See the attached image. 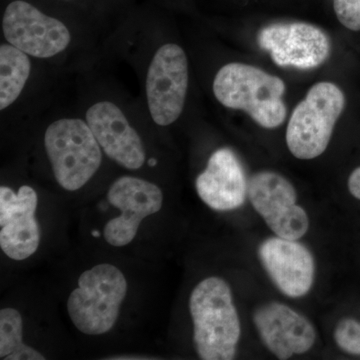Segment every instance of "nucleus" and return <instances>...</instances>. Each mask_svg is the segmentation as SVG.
Instances as JSON below:
<instances>
[{
	"mask_svg": "<svg viewBox=\"0 0 360 360\" xmlns=\"http://www.w3.org/2000/svg\"><path fill=\"white\" fill-rule=\"evenodd\" d=\"M189 309L200 359H233L241 328L229 284L215 276L201 281L191 293Z\"/></svg>",
	"mask_w": 360,
	"mask_h": 360,
	"instance_id": "obj_1",
	"label": "nucleus"
},
{
	"mask_svg": "<svg viewBox=\"0 0 360 360\" xmlns=\"http://www.w3.org/2000/svg\"><path fill=\"white\" fill-rule=\"evenodd\" d=\"M213 92L225 108L245 111L264 129H276L285 120L283 80L255 66L224 65L214 78Z\"/></svg>",
	"mask_w": 360,
	"mask_h": 360,
	"instance_id": "obj_2",
	"label": "nucleus"
},
{
	"mask_svg": "<svg viewBox=\"0 0 360 360\" xmlns=\"http://www.w3.org/2000/svg\"><path fill=\"white\" fill-rule=\"evenodd\" d=\"M127 283L115 265L103 264L84 271L68 300V312L75 328L87 335H101L115 326Z\"/></svg>",
	"mask_w": 360,
	"mask_h": 360,
	"instance_id": "obj_3",
	"label": "nucleus"
},
{
	"mask_svg": "<svg viewBox=\"0 0 360 360\" xmlns=\"http://www.w3.org/2000/svg\"><path fill=\"white\" fill-rule=\"evenodd\" d=\"M44 146L59 186L75 191L84 187L101 167V146L89 125L78 118L52 122L44 134Z\"/></svg>",
	"mask_w": 360,
	"mask_h": 360,
	"instance_id": "obj_4",
	"label": "nucleus"
},
{
	"mask_svg": "<svg viewBox=\"0 0 360 360\" xmlns=\"http://www.w3.org/2000/svg\"><path fill=\"white\" fill-rule=\"evenodd\" d=\"M345 105V94L338 85L314 84L297 104L288 122L286 143L293 156L314 160L321 155L328 148Z\"/></svg>",
	"mask_w": 360,
	"mask_h": 360,
	"instance_id": "obj_5",
	"label": "nucleus"
},
{
	"mask_svg": "<svg viewBox=\"0 0 360 360\" xmlns=\"http://www.w3.org/2000/svg\"><path fill=\"white\" fill-rule=\"evenodd\" d=\"M188 87L186 52L174 44L162 45L149 65L146 77L148 110L156 124L167 127L179 120Z\"/></svg>",
	"mask_w": 360,
	"mask_h": 360,
	"instance_id": "obj_6",
	"label": "nucleus"
},
{
	"mask_svg": "<svg viewBox=\"0 0 360 360\" xmlns=\"http://www.w3.org/2000/svg\"><path fill=\"white\" fill-rule=\"evenodd\" d=\"M2 30L9 44L33 58L58 56L71 41L65 23L23 0H15L6 7Z\"/></svg>",
	"mask_w": 360,
	"mask_h": 360,
	"instance_id": "obj_7",
	"label": "nucleus"
},
{
	"mask_svg": "<svg viewBox=\"0 0 360 360\" xmlns=\"http://www.w3.org/2000/svg\"><path fill=\"white\" fill-rule=\"evenodd\" d=\"M248 195L253 208L279 238L297 240L309 231V217L296 205L295 187L281 175L271 172L253 175Z\"/></svg>",
	"mask_w": 360,
	"mask_h": 360,
	"instance_id": "obj_8",
	"label": "nucleus"
},
{
	"mask_svg": "<svg viewBox=\"0 0 360 360\" xmlns=\"http://www.w3.org/2000/svg\"><path fill=\"white\" fill-rule=\"evenodd\" d=\"M257 42L281 68L311 70L330 53V40L323 30L304 22H278L265 26Z\"/></svg>",
	"mask_w": 360,
	"mask_h": 360,
	"instance_id": "obj_9",
	"label": "nucleus"
},
{
	"mask_svg": "<svg viewBox=\"0 0 360 360\" xmlns=\"http://www.w3.org/2000/svg\"><path fill=\"white\" fill-rule=\"evenodd\" d=\"M108 200L120 214L106 222L104 239L108 245L122 248L134 240L142 220L160 212L163 194L160 187L148 180L122 176L111 184Z\"/></svg>",
	"mask_w": 360,
	"mask_h": 360,
	"instance_id": "obj_10",
	"label": "nucleus"
},
{
	"mask_svg": "<svg viewBox=\"0 0 360 360\" xmlns=\"http://www.w3.org/2000/svg\"><path fill=\"white\" fill-rule=\"evenodd\" d=\"M37 201L32 187L21 186L18 193L9 187H0V248L11 259H26L39 248Z\"/></svg>",
	"mask_w": 360,
	"mask_h": 360,
	"instance_id": "obj_11",
	"label": "nucleus"
},
{
	"mask_svg": "<svg viewBox=\"0 0 360 360\" xmlns=\"http://www.w3.org/2000/svg\"><path fill=\"white\" fill-rule=\"evenodd\" d=\"M271 281L288 297H302L311 290L315 264L307 246L283 238L266 239L258 250Z\"/></svg>",
	"mask_w": 360,
	"mask_h": 360,
	"instance_id": "obj_12",
	"label": "nucleus"
},
{
	"mask_svg": "<svg viewBox=\"0 0 360 360\" xmlns=\"http://www.w3.org/2000/svg\"><path fill=\"white\" fill-rule=\"evenodd\" d=\"M86 122L105 155L127 169H139L146 161L141 136L116 104L99 101L90 106Z\"/></svg>",
	"mask_w": 360,
	"mask_h": 360,
	"instance_id": "obj_13",
	"label": "nucleus"
},
{
	"mask_svg": "<svg viewBox=\"0 0 360 360\" xmlns=\"http://www.w3.org/2000/svg\"><path fill=\"white\" fill-rule=\"evenodd\" d=\"M253 321L260 338L277 359H288L314 347L316 333L304 316L281 303L270 302L255 310Z\"/></svg>",
	"mask_w": 360,
	"mask_h": 360,
	"instance_id": "obj_14",
	"label": "nucleus"
},
{
	"mask_svg": "<svg viewBox=\"0 0 360 360\" xmlns=\"http://www.w3.org/2000/svg\"><path fill=\"white\" fill-rule=\"evenodd\" d=\"M195 186L201 200L217 212L240 207L248 195L245 169L229 148H220L212 153L205 172L196 179Z\"/></svg>",
	"mask_w": 360,
	"mask_h": 360,
	"instance_id": "obj_15",
	"label": "nucleus"
},
{
	"mask_svg": "<svg viewBox=\"0 0 360 360\" xmlns=\"http://www.w3.org/2000/svg\"><path fill=\"white\" fill-rule=\"evenodd\" d=\"M28 54L11 44L0 46V110H4L20 97L30 75Z\"/></svg>",
	"mask_w": 360,
	"mask_h": 360,
	"instance_id": "obj_16",
	"label": "nucleus"
},
{
	"mask_svg": "<svg viewBox=\"0 0 360 360\" xmlns=\"http://www.w3.org/2000/svg\"><path fill=\"white\" fill-rule=\"evenodd\" d=\"M0 359L44 360V355L22 340V316L15 309L0 310Z\"/></svg>",
	"mask_w": 360,
	"mask_h": 360,
	"instance_id": "obj_17",
	"label": "nucleus"
},
{
	"mask_svg": "<svg viewBox=\"0 0 360 360\" xmlns=\"http://www.w3.org/2000/svg\"><path fill=\"white\" fill-rule=\"evenodd\" d=\"M336 343L350 354H360V323L354 319H343L336 326Z\"/></svg>",
	"mask_w": 360,
	"mask_h": 360,
	"instance_id": "obj_18",
	"label": "nucleus"
},
{
	"mask_svg": "<svg viewBox=\"0 0 360 360\" xmlns=\"http://www.w3.org/2000/svg\"><path fill=\"white\" fill-rule=\"evenodd\" d=\"M338 20L348 30H360V0H333Z\"/></svg>",
	"mask_w": 360,
	"mask_h": 360,
	"instance_id": "obj_19",
	"label": "nucleus"
},
{
	"mask_svg": "<svg viewBox=\"0 0 360 360\" xmlns=\"http://www.w3.org/2000/svg\"><path fill=\"white\" fill-rule=\"evenodd\" d=\"M348 188L355 198L360 200V167L354 170L348 179Z\"/></svg>",
	"mask_w": 360,
	"mask_h": 360,
	"instance_id": "obj_20",
	"label": "nucleus"
}]
</instances>
